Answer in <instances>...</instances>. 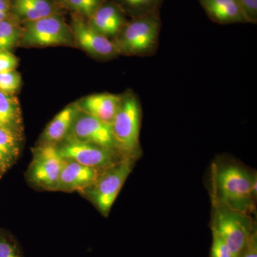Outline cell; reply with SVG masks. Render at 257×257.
<instances>
[{"label":"cell","mask_w":257,"mask_h":257,"mask_svg":"<svg viewBox=\"0 0 257 257\" xmlns=\"http://www.w3.org/2000/svg\"><path fill=\"white\" fill-rule=\"evenodd\" d=\"M256 177L237 165H214L213 202L248 214L253 209V184Z\"/></svg>","instance_id":"obj_1"},{"label":"cell","mask_w":257,"mask_h":257,"mask_svg":"<svg viewBox=\"0 0 257 257\" xmlns=\"http://www.w3.org/2000/svg\"><path fill=\"white\" fill-rule=\"evenodd\" d=\"M142 106L138 95L128 90L110 124L115 149L121 159L135 160L140 154Z\"/></svg>","instance_id":"obj_2"},{"label":"cell","mask_w":257,"mask_h":257,"mask_svg":"<svg viewBox=\"0 0 257 257\" xmlns=\"http://www.w3.org/2000/svg\"><path fill=\"white\" fill-rule=\"evenodd\" d=\"M160 28L158 12L132 19L113 40L119 55L140 57L152 55L158 46Z\"/></svg>","instance_id":"obj_3"},{"label":"cell","mask_w":257,"mask_h":257,"mask_svg":"<svg viewBox=\"0 0 257 257\" xmlns=\"http://www.w3.org/2000/svg\"><path fill=\"white\" fill-rule=\"evenodd\" d=\"M212 231L219 235L231 257H240L254 224L247 214L234 211L219 203L214 202Z\"/></svg>","instance_id":"obj_4"},{"label":"cell","mask_w":257,"mask_h":257,"mask_svg":"<svg viewBox=\"0 0 257 257\" xmlns=\"http://www.w3.org/2000/svg\"><path fill=\"white\" fill-rule=\"evenodd\" d=\"M23 47L76 45L73 32L58 13L25 23L20 44Z\"/></svg>","instance_id":"obj_5"},{"label":"cell","mask_w":257,"mask_h":257,"mask_svg":"<svg viewBox=\"0 0 257 257\" xmlns=\"http://www.w3.org/2000/svg\"><path fill=\"white\" fill-rule=\"evenodd\" d=\"M133 160L121 159L110 168L102 171L95 182L82 191L104 216H107L133 170Z\"/></svg>","instance_id":"obj_6"},{"label":"cell","mask_w":257,"mask_h":257,"mask_svg":"<svg viewBox=\"0 0 257 257\" xmlns=\"http://www.w3.org/2000/svg\"><path fill=\"white\" fill-rule=\"evenodd\" d=\"M32 155L26 174L28 182L37 188L56 191L64 162L57 146L38 145L32 150Z\"/></svg>","instance_id":"obj_7"},{"label":"cell","mask_w":257,"mask_h":257,"mask_svg":"<svg viewBox=\"0 0 257 257\" xmlns=\"http://www.w3.org/2000/svg\"><path fill=\"white\" fill-rule=\"evenodd\" d=\"M57 149L64 159L101 171L110 168L121 160L114 152L72 139H65L57 145Z\"/></svg>","instance_id":"obj_8"},{"label":"cell","mask_w":257,"mask_h":257,"mask_svg":"<svg viewBox=\"0 0 257 257\" xmlns=\"http://www.w3.org/2000/svg\"><path fill=\"white\" fill-rule=\"evenodd\" d=\"M70 28L76 45L92 57L107 60L119 55L114 41L93 30L81 15H73Z\"/></svg>","instance_id":"obj_9"},{"label":"cell","mask_w":257,"mask_h":257,"mask_svg":"<svg viewBox=\"0 0 257 257\" xmlns=\"http://www.w3.org/2000/svg\"><path fill=\"white\" fill-rule=\"evenodd\" d=\"M67 138L92 144L117 154L115 149L110 125L103 122L80 109L76 116Z\"/></svg>","instance_id":"obj_10"},{"label":"cell","mask_w":257,"mask_h":257,"mask_svg":"<svg viewBox=\"0 0 257 257\" xmlns=\"http://www.w3.org/2000/svg\"><path fill=\"white\" fill-rule=\"evenodd\" d=\"M104 171V170H103ZM102 171L81 165L73 160L64 159L56 191L82 192L99 177Z\"/></svg>","instance_id":"obj_11"},{"label":"cell","mask_w":257,"mask_h":257,"mask_svg":"<svg viewBox=\"0 0 257 257\" xmlns=\"http://www.w3.org/2000/svg\"><path fill=\"white\" fill-rule=\"evenodd\" d=\"M87 23L103 36L114 39L127 21L124 12L116 3L105 2L89 18Z\"/></svg>","instance_id":"obj_12"},{"label":"cell","mask_w":257,"mask_h":257,"mask_svg":"<svg viewBox=\"0 0 257 257\" xmlns=\"http://www.w3.org/2000/svg\"><path fill=\"white\" fill-rule=\"evenodd\" d=\"M121 99V94L98 93L81 99L77 105L81 111L110 125L119 109Z\"/></svg>","instance_id":"obj_13"},{"label":"cell","mask_w":257,"mask_h":257,"mask_svg":"<svg viewBox=\"0 0 257 257\" xmlns=\"http://www.w3.org/2000/svg\"><path fill=\"white\" fill-rule=\"evenodd\" d=\"M79 110L77 103L66 106L47 125L38 145H60L67 138Z\"/></svg>","instance_id":"obj_14"},{"label":"cell","mask_w":257,"mask_h":257,"mask_svg":"<svg viewBox=\"0 0 257 257\" xmlns=\"http://www.w3.org/2000/svg\"><path fill=\"white\" fill-rule=\"evenodd\" d=\"M208 18L220 25L247 23L236 0H198Z\"/></svg>","instance_id":"obj_15"},{"label":"cell","mask_w":257,"mask_h":257,"mask_svg":"<svg viewBox=\"0 0 257 257\" xmlns=\"http://www.w3.org/2000/svg\"><path fill=\"white\" fill-rule=\"evenodd\" d=\"M10 4L15 18L24 23L36 21L57 13L52 0H13Z\"/></svg>","instance_id":"obj_16"},{"label":"cell","mask_w":257,"mask_h":257,"mask_svg":"<svg viewBox=\"0 0 257 257\" xmlns=\"http://www.w3.org/2000/svg\"><path fill=\"white\" fill-rule=\"evenodd\" d=\"M0 126L21 135L23 118L18 98L14 94L0 92Z\"/></svg>","instance_id":"obj_17"},{"label":"cell","mask_w":257,"mask_h":257,"mask_svg":"<svg viewBox=\"0 0 257 257\" xmlns=\"http://www.w3.org/2000/svg\"><path fill=\"white\" fill-rule=\"evenodd\" d=\"M21 135L0 126V159L11 166L18 160L21 150Z\"/></svg>","instance_id":"obj_18"},{"label":"cell","mask_w":257,"mask_h":257,"mask_svg":"<svg viewBox=\"0 0 257 257\" xmlns=\"http://www.w3.org/2000/svg\"><path fill=\"white\" fill-rule=\"evenodd\" d=\"M164 0H116V4L132 18H140L158 12Z\"/></svg>","instance_id":"obj_19"},{"label":"cell","mask_w":257,"mask_h":257,"mask_svg":"<svg viewBox=\"0 0 257 257\" xmlns=\"http://www.w3.org/2000/svg\"><path fill=\"white\" fill-rule=\"evenodd\" d=\"M23 28L13 19L0 22V50L10 51L20 44Z\"/></svg>","instance_id":"obj_20"},{"label":"cell","mask_w":257,"mask_h":257,"mask_svg":"<svg viewBox=\"0 0 257 257\" xmlns=\"http://www.w3.org/2000/svg\"><path fill=\"white\" fill-rule=\"evenodd\" d=\"M106 0H65L64 4L83 18L89 19Z\"/></svg>","instance_id":"obj_21"},{"label":"cell","mask_w":257,"mask_h":257,"mask_svg":"<svg viewBox=\"0 0 257 257\" xmlns=\"http://www.w3.org/2000/svg\"><path fill=\"white\" fill-rule=\"evenodd\" d=\"M22 77L16 70L0 73V92L14 94L21 86Z\"/></svg>","instance_id":"obj_22"},{"label":"cell","mask_w":257,"mask_h":257,"mask_svg":"<svg viewBox=\"0 0 257 257\" xmlns=\"http://www.w3.org/2000/svg\"><path fill=\"white\" fill-rule=\"evenodd\" d=\"M0 257H22L14 239L2 231H0Z\"/></svg>","instance_id":"obj_23"},{"label":"cell","mask_w":257,"mask_h":257,"mask_svg":"<svg viewBox=\"0 0 257 257\" xmlns=\"http://www.w3.org/2000/svg\"><path fill=\"white\" fill-rule=\"evenodd\" d=\"M247 23H257V0H236Z\"/></svg>","instance_id":"obj_24"},{"label":"cell","mask_w":257,"mask_h":257,"mask_svg":"<svg viewBox=\"0 0 257 257\" xmlns=\"http://www.w3.org/2000/svg\"><path fill=\"white\" fill-rule=\"evenodd\" d=\"M19 60L10 51L0 50V73L15 70Z\"/></svg>","instance_id":"obj_25"},{"label":"cell","mask_w":257,"mask_h":257,"mask_svg":"<svg viewBox=\"0 0 257 257\" xmlns=\"http://www.w3.org/2000/svg\"><path fill=\"white\" fill-rule=\"evenodd\" d=\"M213 240L211 257H231L229 251L219 235L212 231Z\"/></svg>","instance_id":"obj_26"},{"label":"cell","mask_w":257,"mask_h":257,"mask_svg":"<svg viewBox=\"0 0 257 257\" xmlns=\"http://www.w3.org/2000/svg\"><path fill=\"white\" fill-rule=\"evenodd\" d=\"M240 257H257V235L255 229L250 236Z\"/></svg>","instance_id":"obj_27"},{"label":"cell","mask_w":257,"mask_h":257,"mask_svg":"<svg viewBox=\"0 0 257 257\" xmlns=\"http://www.w3.org/2000/svg\"><path fill=\"white\" fill-rule=\"evenodd\" d=\"M11 4L9 0H0V22L10 17Z\"/></svg>","instance_id":"obj_28"},{"label":"cell","mask_w":257,"mask_h":257,"mask_svg":"<svg viewBox=\"0 0 257 257\" xmlns=\"http://www.w3.org/2000/svg\"><path fill=\"white\" fill-rule=\"evenodd\" d=\"M10 166L8 165V164L5 163L4 161L0 159V177L3 175V174L8 170V169L9 168Z\"/></svg>","instance_id":"obj_29"},{"label":"cell","mask_w":257,"mask_h":257,"mask_svg":"<svg viewBox=\"0 0 257 257\" xmlns=\"http://www.w3.org/2000/svg\"><path fill=\"white\" fill-rule=\"evenodd\" d=\"M58 3H62V4H64V2H65V0H57Z\"/></svg>","instance_id":"obj_30"}]
</instances>
